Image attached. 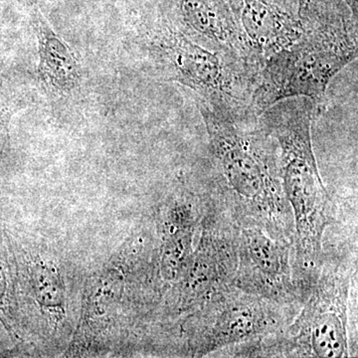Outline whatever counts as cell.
Instances as JSON below:
<instances>
[{"instance_id": "5", "label": "cell", "mask_w": 358, "mask_h": 358, "mask_svg": "<svg viewBox=\"0 0 358 358\" xmlns=\"http://www.w3.org/2000/svg\"><path fill=\"white\" fill-rule=\"evenodd\" d=\"M350 275L338 259H324L296 319L288 329L257 341L260 355L348 357V308Z\"/></svg>"}, {"instance_id": "2", "label": "cell", "mask_w": 358, "mask_h": 358, "mask_svg": "<svg viewBox=\"0 0 358 358\" xmlns=\"http://www.w3.org/2000/svg\"><path fill=\"white\" fill-rule=\"evenodd\" d=\"M319 112L310 99L294 96L259 115L278 145L282 192L294 221L292 270L303 301L322 270V238L334 219V201L320 178L313 148V124Z\"/></svg>"}, {"instance_id": "1", "label": "cell", "mask_w": 358, "mask_h": 358, "mask_svg": "<svg viewBox=\"0 0 358 358\" xmlns=\"http://www.w3.org/2000/svg\"><path fill=\"white\" fill-rule=\"evenodd\" d=\"M208 136L212 199L239 227H256L294 246L293 215L275 138L260 117L218 114L196 101Z\"/></svg>"}, {"instance_id": "4", "label": "cell", "mask_w": 358, "mask_h": 358, "mask_svg": "<svg viewBox=\"0 0 358 358\" xmlns=\"http://www.w3.org/2000/svg\"><path fill=\"white\" fill-rule=\"evenodd\" d=\"M140 48L154 76L196 93V101L225 115L250 113L261 66L204 48L173 22L157 23L143 32Z\"/></svg>"}, {"instance_id": "9", "label": "cell", "mask_w": 358, "mask_h": 358, "mask_svg": "<svg viewBox=\"0 0 358 358\" xmlns=\"http://www.w3.org/2000/svg\"><path fill=\"white\" fill-rule=\"evenodd\" d=\"M32 21L38 46L40 79L56 93H71L81 79V70L74 52L54 31L39 10L33 13Z\"/></svg>"}, {"instance_id": "11", "label": "cell", "mask_w": 358, "mask_h": 358, "mask_svg": "<svg viewBox=\"0 0 358 358\" xmlns=\"http://www.w3.org/2000/svg\"><path fill=\"white\" fill-rule=\"evenodd\" d=\"M6 289V275H4L3 267L2 264L0 262V298H2Z\"/></svg>"}, {"instance_id": "10", "label": "cell", "mask_w": 358, "mask_h": 358, "mask_svg": "<svg viewBox=\"0 0 358 358\" xmlns=\"http://www.w3.org/2000/svg\"><path fill=\"white\" fill-rule=\"evenodd\" d=\"M37 298L44 307H59L62 303L63 293L60 280L50 268L42 266L33 274Z\"/></svg>"}, {"instance_id": "7", "label": "cell", "mask_w": 358, "mask_h": 358, "mask_svg": "<svg viewBox=\"0 0 358 358\" xmlns=\"http://www.w3.org/2000/svg\"><path fill=\"white\" fill-rule=\"evenodd\" d=\"M293 246L256 227H240L231 286L285 307L303 305L292 270Z\"/></svg>"}, {"instance_id": "8", "label": "cell", "mask_w": 358, "mask_h": 358, "mask_svg": "<svg viewBox=\"0 0 358 358\" xmlns=\"http://www.w3.org/2000/svg\"><path fill=\"white\" fill-rule=\"evenodd\" d=\"M176 27L195 43L263 67L227 0H176Z\"/></svg>"}, {"instance_id": "6", "label": "cell", "mask_w": 358, "mask_h": 358, "mask_svg": "<svg viewBox=\"0 0 358 358\" xmlns=\"http://www.w3.org/2000/svg\"><path fill=\"white\" fill-rule=\"evenodd\" d=\"M286 308L289 307L228 287L194 313L195 331L190 338L193 357L280 333L286 324Z\"/></svg>"}, {"instance_id": "3", "label": "cell", "mask_w": 358, "mask_h": 358, "mask_svg": "<svg viewBox=\"0 0 358 358\" xmlns=\"http://www.w3.org/2000/svg\"><path fill=\"white\" fill-rule=\"evenodd\" d=\"M303 32L264 63L250 113L259 117L274 103L305 96L324 106L327 87L358 54L357 18L336 0H310L301 13Z\"/></svg>"}]
</instances>
